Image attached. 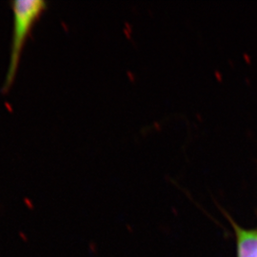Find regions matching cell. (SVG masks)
I'll list each match as a JSON object with an SVG mask.
<instances>
[{"mask_svg":"<svg viewBox=\"0 0 257 257\" xmlns=\"http://www.w3.org/2000/svg\"><path fill=\"white\" fill-rule=\"evenodd\" d=\"M45 8L46 3L41 0H18L13 2L14 32L9 68L5 81L7 89L14 82L18 73L21 54L29 34Z\"/></svg>","mask_w":257,"mask_h":257,"instance_id":"obj_1","label":"cell"},{"mask_svg":"<svg viewBox=\"0 0 257 257\" xmlns=\"http://www.w3.org/2000/svg\"><path fill=\"white\" fill-rule=\"evenodd\" d=\"M237 257H257V230L242 229L234 225Z\"/></svg>","mask_w":257,"mask_h":257,"instance_id":"obj_2","label":"cell"}]
</instances>
